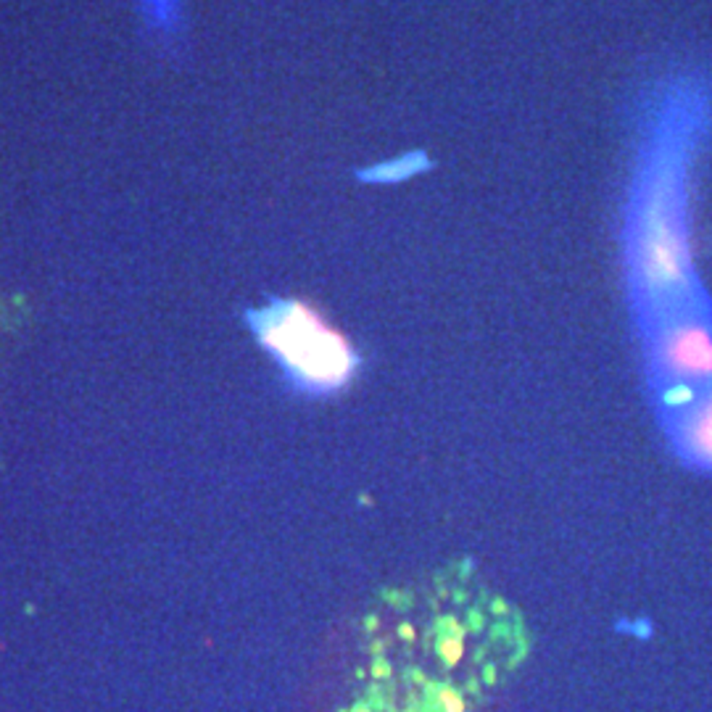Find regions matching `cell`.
I'll use <instances>...</instances> for the list:
<instances>
[{
    "label": "cell",
    "instance_id": "obj_1",
    "mask_svg": "<svg viewBox=\"0 0 712 712\" xmlns=\"http://www.w3.org/2000/svg\"><path fill=\"white\" fill-rule=\"evenodd\" d=\"M684 161L678 148H659L644 180L636 219V277L654 303L684 298L691 290V259L684 230Z\"/></svg>",
    "mask_w": 712,
    "mask_h": 712
},
{
    "label": "cell",
    "instance_id": "obj_2",
    "mask_svg": "<svg viewBox=\"0 0 712 712\" xmlns=\"http://www.w3.org/2000/svg\"><path fill=\"white\" fill-rule=\"evenodd\" d=\"M256 330L298 380L316 388L341 385L356 364L348 343L301 301L275 303L256 316Z\"/></svg>",
    "mask_w": 712,
    "mask_h": 712
},
{
    "label": "cell",
    "instance_id": "obj_3",
    "mask_svg": "<svg viewBox=\"0 0 712 712\" xmlns=\"http://www.w3.org/2000/svg\"><path fill=\"white\" fill-rule=\"evenodd\" d=\"M657 362L678 382H712V328L704 319H678L659 332Z\"/></svg>",
    "mask_w": 712,
    "mask_h": 712
},
{
    "label": "cell",
    "instance_id": "obj_4",
    "mask_svg": "<svg viewBox=\"0 0 712 712\" xmlns=\"http://www.w3.org/2000/svg\"><path fill=\"white\" fill-rule=\"evenodd\" d=\"M684 448L688 457H694L699 464L712 467V396L699 401L697 407L688 412L681 427Z\"/></svg>",
    "mask_w": 712,
    "mask_h": 712
},
{
    "label": "cell",
    "instance_id": "obj_5",
    "mask_svg": "<svg viewBox=\"0 0 712 712\" xmlns=\"http://www.w3.org/2000/svg\"><path fill=\"white\" fill-rule=\"evenodd\" d=\"M427 699H430V704H435V712H467V702L454 686L430 684Z\"/></svg>",
    "mask_w": 712,
    "mask_h": 712
},
{
    "label": "cell",
    "instance_id": "obj_6",
    "mask_svg": "<svg viewBox=\"0 0 712 712\" xmlns=\"http://www.w3.org/2000/svg\"><path fill=\"white\" fill-rule=\"evenodd\" d=\"M464 636L467 633H448L441 631L438 641H435V654L441 657V662L446 668H457L459 659L464 657Z\"/></svg>",
    "mask_w": 712,
    "mask_h": 712
},
{
    "label": "cell",
    "instance_id": "obj_7",
    "mask_svg": "<svg viewBox=\"0 0 712 712\" xmlns=\"http://www.w3.org/2000/svg\"><path fill=\"white\" fill-rule=\"evenodd\" d=\"M662 398H665V404H668V407L684 409V407H688V404H694L697 393H694V388H691L688 382H675V385H670V388L665 391Z\"/></svg>",
    "mask_w": 712,
    "mask_h": 712
},
{
    "label": "cell",
    "instance_id": "obj_8",
    "mask_svg": "<svg viewBox=\"0 0 712 712\" xmlns=\"http://www.w3.org/2000/svg\"><path fill=\"white\" fill-rule=\"evenodd\" d=\"M372 675H375L378 681H388V678H391V665H388V659L380 657V654L372 659Z\"/></svg>",
    "mask_w": 712,
    "mask_h": 712
},
{
    "label": "cell",
    "instance_id": "obj_9",
    "mask_svg": "<svg viewBox=\"0 0 712 712\" xmlns=\"http://www.w3.org/2000/svg\"><path fill=\"white\" fill-rule=\"evenodd\" d=\"M398 636H401L404 641H414V628H412L409 622H404V625H398Z\"/></svg>",
    "mask_w": 712,
    "mask_h": 712
},
{
    "label": "cell",
    "instance_id": "obj_10",
    "mask_svg": "<svg viewBox=\"0 0 712 712\" xmlns=\"http://www.w3.org/2000/svg\"><path fill=\"white\" fill-rule=\"evenodd\" d=\"M491 609H493V615H507V612H509V607L504 604L501 599H493V604H491Z\"/></svg>",
    "mask_w": 712,
    "mask_h": 712
},
{
    "label": "cell",
    "instance_id": "obj_11",
    "mask_svg": "<svg viewBox=\"0 0 712 712\" xmlns=\"http://www.w3.org/2000/svg\"><path fill=\"white\" fill-rule=\"evenodd\" d=\"M483 681H486V684H493V681H496V668H493V665H486V670H483Z\"/></svg>",
    "mask_w": 712,
    "mask_h": 712
},
{
    "label": "cell",
    "instance_id": "obj_12",
    "mask_svg": "<svg viewBox=\"0 0 712 712\" xmlns=\"http://www.w3.org/2000/svg\"><path fill=\"white\" fill-rule=\"evenodd\" d=\"M351 712H372V707H369V704H356Z\"/></svg>",
    "mask_w": 712,
    "mask_h": 712
}]
</instances>
